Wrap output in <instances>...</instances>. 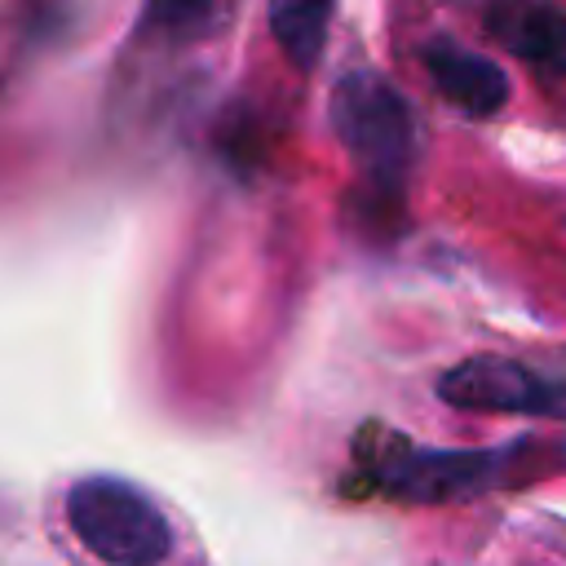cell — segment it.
Masks as SVG:
<instances>
[{
  "instance_id": "obj_1",
  "label": "cell",
  "mask_w": 566,
  "mask_h": 566,
  "mask_svg": "<svg viewBox=\"0 0 566 566\" xmlns=\"http://www.w3.org/2000/svg\"><path fill=\"white\" fill-rule=\"evenodd\" d=\"M358 478L367 491L407 500V504H455L469 495H486L513 482L544 473L553 460L539 438H517L504 447H416L411 438L389 433L385 424H367L354 442Z\"/></svg>"
},
{
  "instance_id": "obj_2",
  "label": "cell",
  "mask_w": 566,
  "mask_h": 566,
  "mask_svg": "<svg viewBox=\"0 0 566 566\" xmlns=\"http://www.w3.org/2000/svg\"><path fill=\"white\" fill-rule=\"evenodd\" d=\"M62 531L84 566H172L177 526L155 491L124 473H84L57 500Z\"/></svg>"
},
{
  "instance_id": "obj_7",
  "label": "cell",
  "mask_w": 566,
  "mask_h": 566,
  "mask_svg": "<svg viewBox=\"0 0 566 566\" xmlns=\"http://www.w3.org/2000/svg\"><path fill=\"white\" fill-rule=\"evenodd\" d=\"M332 9L336 0H270V35L292 66L301 71L318 66L332 31Z\"/></svg>"
},
{
  "instance_id": "obj_8",
  "label": "cell",
  "mask_w": 566,
  "mask_h": 566,
  "mask_svg": "<svg viewBox=\"0 0 566 566\" xmlns=\"http://www.w3.org/2000/svg\"><path fill=\"white\" fill-rule=\"evenodd\" d=\"M217 0H146V27L159 35H199Z\"/></svg>"
},
{
  "instance_id": "obj_4",
  "label": "cell",
  "mask_w": 566,
  "mask_h": 566,
  "mask_svg": "<svg viewBox=\"0 0 566 566\" xmlns=\"http://www.w3.org/2000/svg\"><path fill=\"white\" fill-rule=\"evenodd\" d=\"M438 398L460 411H509L566 420V380L544 376L509 354H473L438 376Z\"/></svg>"
},
{
  "instance_id": "obj_3",
  "label": "cell",
  "mask_w": 566,
  "mask_h": 566,
  "mask_svg": "<svg viewBox=\"0 0 566 566\" xmlns=\"http://www.w3.org/2000/svg\"><path fill=\"white\" fill-rule=\"evenodd\" d=\"M332 128L363 181L376 195L398 199L420 155V124L402 88H394L380 71L340 75L332 93Z\"/></svg>"
},
{
  "instance_id": "obj_6",
  "label": "cell",
  "mask_w": 566,
  "mask_h": 566,
  "mask_svg": "<svg viewBox=\"0 0 566 566\" xmlns=\"http://www.w3.org/2000/svg\"><path fill=\"white\" fill-rule=\"evenodd\" d=\"M420 66H424V75L433 80V88H438L455 111H464L469 119H491V115H500V111L509 106L513 84H509L504 66H500L495 57H486V53L464 49V44L451 40V35L424 40V44H420Z\"/></svg>"
},
{
  "instance_id": "obj_5",
  "label": "cell",
  "mask_w": 566,
  "mask_h": 566,
  "mask_svg": "<svg viewBox=\"0 0 566 566\" xmlns=\"http://www.w3.org/2000/svg\"><path fill=\"white\" fill-rule=\"evenodd\" d=\"M486 35L544 80H566V9L548 0H486Z\"/></svg>"
}]
</instances>
